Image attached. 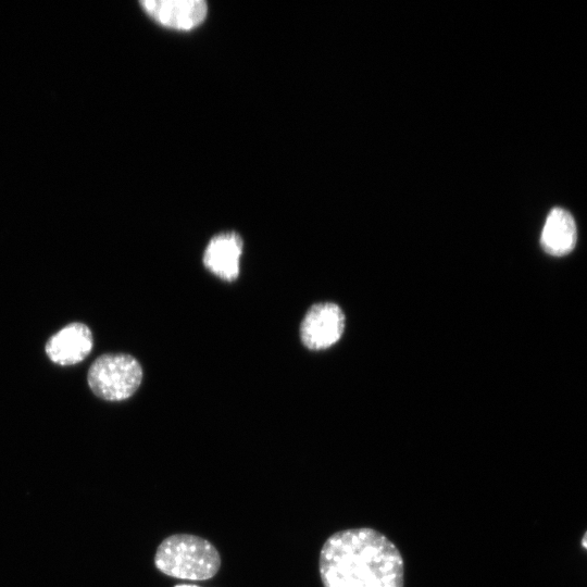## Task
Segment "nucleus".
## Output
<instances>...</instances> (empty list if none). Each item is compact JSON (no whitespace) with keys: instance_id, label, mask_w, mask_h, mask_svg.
Segmentation results:
<instances>
[{"instance_id":"f257e3e1","label":"nucleus","mask_w":587,"mask_h":587,"mask_svg":"<svg viewBox=\"0 0 587 587\" xmlns=\"http://www.w3.org/2000/svg\"><path fill=\"white\" fill-rule=\"evenodd\" d=\"M323 587H403L404 564L396 545L369 527L337 532L319 560Z\"/></svg>"},{"instance_id":"f03ea898","label":"nucleus","mask_w":587,"mask_h":587,"mask_svg":"<svg viewBox=\"0 0 587 587\" xmlns=\"http://www.w3.org/2000/svg\"><path fill=\"white\" fill-rule=\"evenodd\" d=\"M154 563L167 576L199 582L217 573L221 558L207 539L190 534H175L159 545Z\"/></svg>"},{"instance_id":"7ed1b4c3","label":"nucleus","mask_w":587,"mask_h":587,"mask_svg":"<svg viewBox=\"0 0 587 587\" xmlns=\"http://www.w3.org/2000/svg\"><path fill=\"white\" fill-rule=\"evenodd\" d=\"M87 379L97 397L108 401H121L129 398L138 389L142 379V369L129 354L107 353L92 362Z\"/></svg>"},{"instance_id":"20e7f679","label":"nucleus","mask_w":587,"mask_h":587,"mask_svg":"<svg viewBox=\"0 0 587 587\" xmlns=\"http://www.w3.org/2000/svg\"><path fill=\"white\" fill-rule=\"evenodd\" d=\"M344 328L345 315L337 304L316 303L309 309L301 323V341L311 350L326 349L339 340Z\"/></svg>"},{"instance_id":"39448f33","label":"nucleus","mask_w":587,"mask_h":587,"mask_svg":"<svg viewBox=\"0 0 587 587\" xmlns=\"http://www.w3.org/2000/svg\"><path fill=\"white\" fill-rule=\"evenodd\" d=\"M140 5L159 24L179 30L198 26L208 13L203 0H143Z\"/></svg>"},{"instance_id":"423d86ee","label":"nucleus","mask_w":587,"mask_h":587,"mask_svg":"<svg viewBox=\"0 0 587 587\" xmlns=\"http://www.w3.org/2000/svg\"><path fill=\"white\" fill-rule=\"evenodd\" d=\"M93 345L89 327L74 322L49 338L46 353L59 365H73L82 362L91 351Z\"/></svg>"},{"instance_id":"0eeeda50","label":"nucleus","mask_w":587,"mask_h":587,"mask_svg":"<svg viewBox=\"0 0 587 587\" xmlns=\"http://www.w3.org/2000/svg\"><path fill=\"white\" fill-rule=\"evenodd\" d=\"M243 241L239 234L225 232L212 237L204 253L203 264L220 278L232 282L239 275V260Z\"/></svg>"},{"instance_id":"6e6552de","label":"nucleus","mask_w":587,"mask_h":587,"mask_svg":"<svg viewBox=\"0 0 587 587\" xmlns=\"http://www.w3.org/2000/svg\"><path fill=\"white\" fill-rule=\"evenodd\" d=\"M576 240V224L571 213L562 208H553L546 218L540 237L545 252L563 257L575 248Z\"/></svg>"},{"instance_id":"1a4fd4ad","label":"nucleus","mask_w":587,"mask_h":587,"mask_svg":"<svg viewBox=\"0 0 587 587\" xmlns=\"http://www.w3.org/2000/svg\"><path fill=\"white\" fill-rule=\"evenodd\" d=\"M582 546L587 550V532L584 534L582 538Z\"/></svg>"},{"instance_id":"9d476101","label":"nucleus","mask_w":587,"mask_h":587,"mask_svg":"<svg viewBox=\"0 0 587 587\" xmlns=\"http://www.w3.org/2000/svg\"><path fill=\"white\" fill-rule=\"evenodd\" d=\"M174 587H200V586L193 585V584H178V585H176Z\"/></svg>"}]
</instances>
